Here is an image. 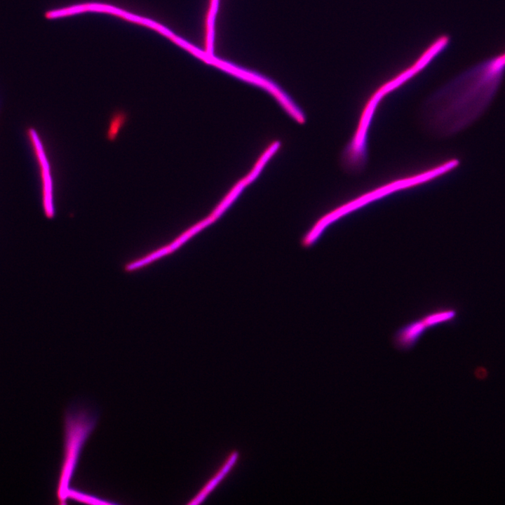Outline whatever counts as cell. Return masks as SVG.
Segmentation results:
<instances>
[{"label": "cell", "mask_w": 505, "mask_h": 505, "mask_svg": "<svg viewBox=\"0 0 505 505\" xmlns=\"http://www.w3.org/2000/svg\"><path fill=\"white\" fill-rule=\"evenodd\" d=\"M459 165V159H449L420 173L391 181L340 206L318 221L307 236L304 241L305 244L309 245L314 243L328 226L346 215L398 190L413 187L431 181L451 172L457 168Z\"/></svg>", "instance_id": "obj_3"}, {"label": "cell", "mask_w": 505, "mask_h": 505, "mask_svg": "<svg viewBox=\"0 0 505 505\" xmlns=\"http://www.w3.org/2000/svg\"><path fill=\"white\" fill-rule=\"evenodd\" d=\"M449 42L450 39L447 35L439 36L410 67L384 83L375 90L364 105L356 130L345 146L349 154L355 156H363L368 154V131L381 101L387 94L399 88L422 72L437 55L447 47Z\"/></svg>", "instance_id": "obj_2"}, {"label": "cell", "mask_w": 505, "mask_h": 505, "mask_svg": "<svg viewBox=\"0 0 505 505\" xmlns=\"http://www.w3.org/2000/svg\"><path fill=\"white\" fill-rule=\"evenodd\" d=\"M505 74V51L470 67L425 102L422 121L438 137H450L474 123L492 102Z\"/></svg>", "instance_id": "obj_1"}, {"label": "cell", "mask_w": 505, "mask_h": 505, "mask_svg": "<svg viewBox=\"0 0 505 505\" xmlns=\"http://www.w3.org/2000/svg\"><path fill=\"white\" fill-rule=\"evenodd\" d=\"M97 416L86 408L66 411L64 419V451L57 486V498L60 504H67L70 483L77 467L82 449L94 430Z\"/></svg>", "instance_id": "obj_4"}, {"label": "cell", "mask_w": 505, "mask_h": 505, "mask_svg": "<svg viewBox=\"0 0 505 505\" xmlns=\"http://www.w3.org/2000/svg\"><path fill=\"white\" fill-rule=\"evenodd\" d=\"M126 119L125 113L119 112L115 113L109 122V126L107 133V137L110 141L116 139L117 134L123 126Z\"/></svg>", "instance_id": "obj_10"}, {"label": "cell", "mask_w": 505, "mask_h": 505, "mask_svg": "<svg viewBox=\"0 0 505 505\" xmlns=\"http://www.w3.org/2000/svg\"><path fill=\"white\" fill-rule=\"evenodd\" d=\"M246 182L244 179L241 180L236 186L234 187L231 191L224 198V200L218 205L215 209L210 217L215 220L220 217L223 212L232 203L234 199L239 195L242 191L243 189L246 185Z\"/></svg>", "instance_id": "obj_8"}, {"label": "cell", "mask_w": 505, "mask_h": 505, "mask_svg": "<svg viewBox=\"0 0 505 505\" xmlns=\"http://www.w3.org/2000/svg\"><path fill=\"white\" fill-rule=\"evenodd\" d=\"M454 316L455 312L454 311L445 310L428 314L423 317V318L424 319L428 327L431 328L441 322L452 319Z\"/></svg>", "instance_id": "obj_12"}, {"label": "cell", "mask_w": 505, "mask_h": 505, "mask_svg": "<svg viewBox=\"0 0 505 505\" xmlns=\"http://www.w3.org/2000/svg\"><path fill=\"white\" fill-rule=\"evenodd\" d=\"M240 453L238 450H231L219 469L215 472L210 478L203 485L198 492L187 503L189 505L200 504L208 497V496L217 488V487L227 478L231 472L238 462Z\"/></svg>", "instance_id": "obj_6"}, {"label": "cell", "mask_w": 505, "mask_h": 505, "mask_svg": "<svg viewBox=\"0 0 505 505\" xmlns=\"http://www.w3.org/2000/svg\"><path fill=\"white\" fill-rule=\"evenodd\" d=\"M25 135L39 170L43 213L48 218H53L55 215L53 180L46 148L40 134L34 126H27Z\"/></svg>", "instance_id": "obj_5"}, {"label": "cell", "mask_w": 505, "mask_h": 505, "mask_svg": "<svg viewBox=\"0 0 505 505\" xmlns=\"http://www.w3.org/2000/svg\"><path fill=\"white\" fill-rule=\"evenodd\" d=\"M279 146L280 143L278 142H275L268 148L267 151H265L256 166L254 167L253 170H252L251 173H250L249 175L244 178L246 184L250 183L257 177L264 166L266 164V162H267L271 156L277 151Z\"/></svg>", "instance_id": "obj_9"}, {"label": "cell", "mask_w": 505, "mask_h": 505, "mask_svg": "<svg viewBox=\"0 0 505 505\" xmlns=\"http://www.w3.org/2000/svg\"><path fill=\"white\" fill-rule=\"evenodd\" d=\"M428 328H429L423 318L412 321L396 332L393 337L394 344L398 349H408L415 346Z\"/></svg>", "instance_id": "obj_7"}, {"label": "cell", "mask_w": 505, "mask_h": 505, "mask_svg": "<svg viewBox=\"0 0 505 505\" xmlns=\"http://www.w3.org/2000/svg\"><path fill=\"white\" fill-rule=\"evenodd\" d=\"M68 499L86 504H113L95 496L82 492L79 490L70 489L68 493Z\"/></svg>", "instance_id": "obj_11"}]
</instances>
